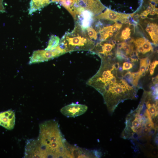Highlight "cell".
I'll return each mask as SVG.
<instances>
[{
  "mask_svg": "<svg viewBox=\"0 0 158 158\" xmlns=\"http://www.w3.org/2000/svg\"><path fill=\"white\" fill-rule=\"evenodd\" d=\"M138 51L140 53H142V54H145L144 49L142 46L140 44H135Z\"/></svg>",
  "mask_w": 158,
  "mask_h": 158,
  "instance_id": "cell-21",
  "label": "cell"
},
{
  "mask_svg": "<svg viewBox=\"0 0 158 158\" xmlns=\"http://www.w3.org/2000/svg\"><path fill=\"white\" fill-rule=\"evenodd\" d=\"M66 53L58 45L52 50H39L34 51L30 58V64L47 61Z\"/></svg>",
  "mask_w": 158,
  "mask_h": 158,
  "instance_id": "cell-5",
  "label": "cell"
},
{
  "mask_svg": "<svg viewBox=\"0 0 158 158\" xmlns=\"http://www.w3.org/2000/svg\"><path fill=\"white\" fill-rule=\"evenodd\" d=\"M125 127L122 133L124 139L148 141L157 132V126L155 125L146 106L141 103L137 108L132 110L126 116Z\"/></svg>",
  "mask_w": 158,
  "mask_h": 158,
  "instance_id": "cell-2",
  "label": "cell"
},
{
  "mask_svg": "<svg viewBox=\"0 0 158 158\" xmlns=\"http://www.w3.org/2000/svg\"><path fill=\"white\" fill-rule=\"evenodd\" d=\"M158 81V75L154 77H153L152 78V81L153 84H155L157 83Z\"/></svg>",
  "mask_w": 158,
  "mask_h": 158,
  "instance_id": "cell-25",
  "label": "cell"
},
{
  "mask_svg": "<svg viewBox=\"0 0 158 158\" xmlns=\"http://www.w3.org/2000/svg\"><path fill=\"white\" fill-rule=\"evenodd\" d=\"M150 0V1L154 2L156 4H157L158 3V0Z\"/></svg>",
  "mask_w": 158,
  "mask_h": 158,
  "instance_id": "cell-28",
  "label": "cell"
},
{
  "mask_svg": "<svg viewBox=\"0 0 158 158\" xmlns=\"http://www.w3.org/2000/svg\"><path fill=\"white\" fill-rule=\"evenodd\" d=\"M71 151L72 158H97L100 157L101 155L97 150L90 151L72 145Z\"/></svg>",
  "mask_w": 158,
  "mask_h": 158,
  "instance_id": "cell-8",
  "label": "cell"
},
{
  "mask_svg": "<svg viewBox=\"0 0 158 158\" xmlns=\"http://www.w3.org/2000/svg\"><path fill=\"white\" fill-rule=\"evenodd\" d=\"M85 29L88 35L91 40H95L97 39V33L92 26L89 27Z\"/></svg>",
  "mask_w": 158,
  "mask_h": 158,
  "instance_id": "cell-17",
  "label": "cell"
},
{
  "mask_svg": "<svg viewBox=\"0 0 158 158\" xmlns=\"http://www.w3.org/2000/svg\"><path fill=\"white\" fill-rule=\"evenodd\" d=\"M131 47V45L127 44L126 42L123 46L122 48L126 52V54H129V51Z\"/></svg>",
  "mask_w": 158,
  "mask_h": 158,
  "instance_id": "cell-20",
  "label": "cell"
},
{
  "mask_svg": "<svg viewBox=\"0 0 158 158\" xmlns=\"http://www.w3.org/2000/svg\"><path fill=\"white\" fill-rule=\"evenodd\" d=\"M60 39L59 37L52 35L51 36L49 41L46 50H52L55 49L58 45L60 42Z\"/></svg>",
  "mask_w": 158,
  "mask_h": 158,
  "instance_id": "cell-15",
  "label": "cell"
},
{
  "mask_svg": "<svg viewBox=\"0 0 158 158\" xmlns=\"http://www.w3.org/2000/svg\"><path fill=\"white\" fill-rule=\"evenodd\" d=\"M135 44H140L143 47L145 53L152 50V46L150 42L147 40L143 37L139 38L134 41Z\"/></svg>",
  "mask_w": 158,
  "mask_h": 158,
  "instance_id": "cell-14",
  "label": "cell"
},
{
  "mask_svg": "<svg viewBox=\"0 0 158 158\" xmlns=\"http://www.w3.org/2000/svg\"><path fill=\"white\" fill-rule=\"evenodd\" d=\"M15 124V114L13 111L9 110L0 112V125L6 129L11 130Z\"/></svg>",
  "mask_w": 158,
  "mask_h": 158,
  "instance_id": "cell-9",
  "label": "cell"
},
{
  "mask_svg": "<svg viewBox=\"0 0 158 158\" xmlns=\"http://www.w3.org/2000/svg\"><path fill=\"white\" fill-rule=\"evenodd\" d=\"M133 67L132 64L128 62H125L123 64L122 68L123 70H128L131 68Z\"/></svg>",
  "mask_w": 158,
  "mask_h": 158,
  "instance_id": "cell-19",
  "label": "cell"
},
{
  "mask_svg": "<svg viewBox=\"0 0 158 158\" xmlns=\"http://www.w3.org/2000/svg\"><path fill=\"white\" fill-rule=\"evenodd\" d=\"M146 106L150 113L152 119H155L158 116V107L157 102L151 103L150 101V98L145 102Z\"/></svg>",
  "mask_w": 158,
  "mask_h": 158,
  "instance_id": "cell-13",
  "label": "cell"
},
{
  "mask_svg": "<svg viewBox=\"0 0 158 158\" xmlns=\"http://www.w3.org/2000/svg\"><path fill=\"white\" fill-rule=\"evenodd\" d=\"M51 0H31L30 3L29 14L39 11L51 2Z\"/></svg>",
  "mask_w": 158,
  "mask_h": 158,
  "instance_id": "cell-10",
  "label": "cell"
},
{
  "mask_svg": "<svg viewBox=\"0 0 158 158\" xmlns=\"http://www.w3.org/2000/svg\"><path fill=\"white\" fill-rule=\"evenodd\" d=\"M119 67V63L117 62L115 63L112 65V68L110 69L111 71L115 69V70H118Z\"/></svg>",
  "mask_w": 158,
  "mask_h": 158,
  "instance_id": "cell-22",
  "label": "cell"
},
{
  "mask_svg": "<svg viewBox=\"0 0 158 158\" xmlns=\"http://www.w3.org/2000/svg\"><path fill=\"white\" fill-rule=\"evenodd\" d=\"M154 69L151 68H149V71L150 75H152L153 74L154 72Z\"/></svg>",
  "mask_w": 158,
  "mask_h": 158,
  "instance_id": "cell-27",
  "label": "cell"
},
{
  "mask_svg": "<svg viewBox=\"0 0 158 158\" xmlns=\"http://www.w3.org/2000/svg\"><path fill=\"white\" fill-rule=\"evenodd\" d=\"M133 15H127L119 13L107 8L104 12L95 16V18L116 21H120L122 22H126L128 18Z\"/></svg>",
  "mask_w": 158,
  "mask_h": 158,
  "instance_id": "cell-7",
  "label": "cell"
},
{
  "mask_svg": "<svg viewBox=\"0 0 158 158\" xmlns=\"http://www.w3.org/2000/svg\"><path fill=\"white\" fill-rule=\"evenodd\" d=\"M130 33V29L129 27L126 28L122 31L121 37L123 40L129 39Z\"/></svg>",
  "mask_w": 158,
  "mask_h": 158,
  "instance_id": "cell-18",
  "label": "cell"
},
{
  "mask_svg": "<svg viewBox=\"0 0 158 158\" xmlns=\"http://www.w3.org/2000/svg\"><path fill=\"white\" fill-rule=\"evenodd\" d=\"M87 108L85 105L72 103L62 107L60 111L67 117H75L84 114Z\"/></svg>",
  "mask_w": 158,
  "mask_h": 158,
  "instance_id": "cell-6",
  "label": "cell"
},
{
  "mask_svg": "<svg viewBox=\"0 0 158 158\" xmlns=\"http://www.w3.org/2000/svg\"><path fill=\"white\" fill-rule=\"evenodd\" d=\"M150 64V61L147 57L142 59L140 60V69L138 72L141 76L142 73L145 72L147 66H149Z\"/></svg>",
  "mask_w": 158,
  "mask_h": 158,
  "instance_id": "cell-16",
  "label": "cell"
},
{
  "mask_svg": "<svg viewBox=\"0 0 158 158\" xmlns=\"http://www.w3.org/2000/svg\"><path fill=\"white\" fill-rule=\"evenodd\" d=\"M146 31L149 34L155 44L158 43V26L155 23H149L146 28Z\"/></svg>",
  "mask_w": 158,
  "mask_h": 158,
  "instance_id": "cell-11",
  "label": "cell"
},
{
  "mask_svg": "<svg viewBox=\"0 0 158 158\" xmlns=\"http://www.w3.org/2000/svg\"><path fill=\"white\" fill-rule=\"evenodd\" d=\"M125 43V42H123L118 44L117 45L118 48L119 49H122Z\"/></svg>",
  "mask_w": 158,
  "mask_h": 158,
  "instance_id": "cell-26",
  "label": "cell"
},
{
  "mask_svg": "<svg viewBox=\"0 0 158 158\" xmlns=\"http://www.w3.org/2000/svg\"><path fill=\"white\" fill-rule=\"evenodd\" d=\"M132 76V73L131 72L129 71L126 73L124 76V78L128 80Z\"/></svg>",
  "mask_w": 158,
  "mask_h": 158,
  "instance_id": "cell-24",
  "label": "cell"
},
{
  "mask_svg": "<svg viewBox=\"0 0 158 158\" xmlns=\"http://www.w3.org/2000/svg\"><path fill=\"white\" fill-rule=\"evenodd\" d=\"M112 25L103 27L99 31L100 35V39L101 42L104 41L110 37L114 35L112 30Z\"/></svg>",
  "mask_w": 158,
  "mask_h": 158,
  "instance_id": "cell-12",
  "label": "cell"
},
{
  "mask_svg": "<svg viewBox=\"0 0 158 158\" xmlns=\"http://www.w3.org/2000/svg\"><path fill=\"white\" fill-rule=\"evenodd\" d=\"M59 3L76 19L83 12L88 11L93 14L102 12L105 8L100 0H52Z\"/></svg>",
  "mask_w": 158,
  "mask_h": 158,
  "instance_id": "cell-4",
  "label": "cell"
},
{
  "mask_svg": "<svg viewBox=\"0 0 158 158\" xmlns=\"http://www.w3.org/2000/svg\"><path fill=\"white\" fill-rule=\"evenodd\" d=\"M37 139L27 140L25 158H72L70 144L66 141L57 121L50 120L39 125Z\"/></svg>",
  "mask_w": 158,
  "mask_h": 158,
  "instance_id": "cell-1",
  "label": "cell"
},
{
  "mask_svg": "<svg viewBox=\"0 0 158 158\" xmlns=\"http://www.w3.org/2000/svg\"><path fill=\"white\" fill-rule=\"evenodd\" d=\"M158 64V61H155L150 64V68L154 69Z\"/></svg>",
  "mask_w": 158,
  "mask_h": 158,
  "instance_id": "cell-23",
  "label": "cell"
},
{
  "mask_svg": "<svg viewBox=\"0 0 158 158\" xmlns=\"http://www.w3.org/2000/svg\"><path fill=\"white\" fill-rule=\"evenodd\" d=\"M58 45L66 53L77 51H91L94 47V42L89 37L86 29L77 23L71 32L65 33Z\"/></svg>",
  "mask_w": 158,
  "mask_h": 158,
  "instance_id": "cell-3",
  "label": "cell"
}]
</instances>
